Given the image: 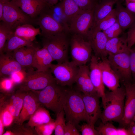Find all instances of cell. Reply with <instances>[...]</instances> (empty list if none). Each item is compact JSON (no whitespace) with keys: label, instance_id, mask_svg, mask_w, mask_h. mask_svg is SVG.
<instances>
[{"label":"cell","instance_id":"cell-17","mask_svg":"<svg viewBox=\"0 0 135 135\" xmlns=\"http://www.w3.org/2000/svg\"><path fill=\"white\" fill-rule=\"evenodd\" d=\"M86 39L91 45L95 56L101 58L106 57L108 56L105 47L108 39L103 31L91 30Z\"/></svg>","mask_w":135,"mask_h":135},{"label":"cell","instance_id":"cell-55","mask_svg":"<svg viewBox=\"0 0 135 135\" xmlns=\"http://www.w3.org/2000/svg\"><path fill=\"white\" fill-rule=\"evenodd\" d=\"M99 2L101 0H98Z\"/></svg>","mask_w":135,"mask_h":135},{"label":"cell","instance_id":"cell-8","mask_svg":"<svg viewBox=\"0 0 135 135\" xmlns=\"http://www.w3.org/2000/svg\"><path fill=\"white\" fill-rule=\"evenodd\" d=\"M79 68V66L72 61L56 64H52L50 68L56 83L63 87L71 86L75 82Z\"/></svg>","mask_w":135,"mask_h":135},{"label":"cell","instance_id":"cell-7","mask_svg":"<svg viewBox=\"0 0 135 135\" xmlns=\"http://www.w3.org/2000/svg\"><path fill=\"white\" fill-rule=\"evenodd\" d=\"M3 2L2 21L14 32L19 26L25 24H36V20L32 19L10 1Z\"/></svg>","mask_w":135,"mask_h":135},{"label":"cell","instance_id":"cell-56","mask_svg":"<svg viewBox=\"0 0 135 135\" xmlns=\"http://www.w3.org/2000/svg\"><path fill=\"white\" fill-rule=\"evenodd\" d=\"M42 1H45V0H41Z\"/></svg>","mask_w":135,"mask_h":135},{"label":"cell","instance_id":"cell-33","mask_svg":"<svg viewBox=\"0 0 135 135\" xmlns=\"http://www.w3.org/2000/svg\"><path fill=\"white\" fill-rule=\"evenodd\" d=\"M13 31L2 21L0 23V54L3 53L6 43Z\"/></svg>","mask_w":135,"mask_h":135},{"label":"cell","instance_id":"cell-27","mask_svg":"<svg viewBox=\"0 0 135 135\" xmlns=\"http://www.w3.org/2000/svg\"><path fill=\"white\" fill-rule=\"evenodd\" d=\"M118 0H101L96 4L94 10L93 26L112 12L114 5Z\"/></svg>","mask_w":135,"mask_h":135},{"label":"cell","instance_id":"cell-14","mask_svg":"<svg viewBox=\"0 0 135 135\" xmlns=\"http://www.w3.org/2000/svg\"><path fill=\"white\" fill-rule=\"evenodd\" d=\"M36 20V24L41 30L40 35L42 36L64 32L69 33L52 17L42 11Z\"/></svg>","mask_w":135,"mask_h":135},{"label":"cell","instance_id":"cell-46","mask_svg":"<svg viewBox=\"0 0 135 135\" xmlns=\"http://www.w3.org/2000/svg\"><path fill=\"white\" fill-rule=\"evenodd\" d=\"M126 8L131 12L135 14V2H125Z\"/></svg>","mask_w":135,"mask_h":135},{"label":"cell","instance_id":"cell-45","mask_svg":"<svg viewBox=\"0 0 135 135\" xmlns=\"http://www.w3.org/2000/svg\"><path fill=\"white\" fill-rule=\"evenodd\" d=\"M26 72L25 71H23L14 73L10 76L11 78L16 84H18L23 80Z\"/></svg>","mask_w":135,"mask_h":135},{"label":"cell","instance_id":"cell-36","mask_svg":"<svg viewBox=\"0 0 135 135\" xmlns=\"http://www.w3.org/2000/svg\"><path fill=\"white\" fill-rule=\"evenodd\" d=\"M55 121L35 127L34 130L37 134L39 135H50L54 130Z\"/></svg>","mask_w":135,"mask_h":135},{"label":"cell","instance_id":"cell-53","mask_svg":"<svg viewBox=\"0 0 135 135\" xmlns=\"http://www.w3.org/2000/svg\"><path fill=\"white\" fill-rule=\"evenodd\" d=\"M4 2L10 1L12 0H1Z\"/></svg>","mask_w":135,"mask_h":135},{"label":"cell","instance_id":"cell-6","mask_svg":"<svg viewBox=\"0 0 135 135\" xmlns=\"http://www.w3.org/2000/svg\"><path fill=\"white\" fill-rule=\"evenodd\" d=\"M70 39L72 61L77 66L86 65L90 60L92 50L87 40L80 35L72 34Z\"/></svg>","mask_w":135,"mask_h":135},{"label":"cell","instance_id":"cell-30","mask_svg":"<svg viewBox=\"0 0 135 135\" xmlns=\"http://www.w3.org/2000/svg\"><path fill=\"white\" fill-rule=\"evenodd\" d=\"M34 43V41L24 39L15 35L13 32L10 36L6 43L3 53L11 52L22 47Z\"/></svg>","mask_w":135,"mask_h":135},{"label":"cell","instance_id":"cell-24","mask_svg":"<svg viewBox=\"0 0 135 135\" xmlns=\"http://www.w3.org/2000/svg\"><path fill=\"white\" fill-rule=\"evenodd\" d=\"M54 61L46 49L43 46L36 51L34 56L32 66L39 71H45L50 69L52 62Z\"/></svg>","mask_w":135,"mask_h":135},{"label":"cell","instance_id":"cell-1","mask_svg":"<svg viewBox=\"0 0 135 135\" xmlns=\"http://www.w3.org/2000/svg\"><path fill=\"white\" fill-rule=\"evenodd\" d=\"M125 96L124 86L114 91L106 92L102 103L104 110L100 118L102 122L113 121L121 123L124 115Z\"/></svg>","mask_w":135,"mask_h":135},{"label":"cell","instance_id":"cell-9","mask_svg":"<svg viewBox=\"0 0 135 135\" xmlns=\"http://www.w3.org/2000/svg\"><path fill=\"white\" fill-rule=\"evenodd\" d=\"M107 58L112 68L123 82H129L132 76L130 68V50L116 54H110Z\"/></svg>","mask_w":135,"mask_h":135},{"label":"cell","instance_id":"cell-52","mask_svg":"<svg viewBox=\"0 0 135 135\" xmlns=\"http://www.w3.org/2000/svg\"><path fill=\"white\" fill-rule=\"evenodd\" d=\"M125 1L132 2H135V0H125Z\"/></svg>","mask_w":135,"mask_h":135},{"label":"cell","instance_id":"cell-3","mask_svg":"<svg viewBox=\"0 0 135 135\" xmlns=\"http://www.w3.org/2000/svg\"><path fill=\"white\" fill-rule=\"evenodd\" d=\"M80 92L78 90H66L63 106L66 121L76 126L80 122L86 120L84 103Z\"/></svg>","mask_w":135,"mask_h":135},{"label":"cell","instance_id":"cell-10","mask_svg":"<svg viewBox=\"0 0 135 135\" xmlns=\"http://www.w3.org/2000/svg\"><path fill=\"white\" fill-rule=\"evenodd\" d=\"M94 10H81L75 16L70 23V33L80 35L86 39L93 27Z\"/></svg>","mask_w":135,"mask_h":135},{"label":"cell","instance_id":"cell-40","mask_svg":"<svg viewBox=\"0 0 135 135\" xmlns=\"http://www.w3.org/2000/svg\"><path fill=\"white\" fill-rule=\"evenodd\" d=\"M0 78L2 80L0 82V90L6 92L11 91L14 88L16 84L11 78Z\"/></svg>","mask_w":135,"mask_h":135},{"label":"cell","instance_id":"cell-29","mask_svg":"<svg viewBox=\"0 0 135 135\" xmlns=\"http://www.w3.org/2000/svg\"><path fill=\"white\" fill-rule=\"evenodd\" d=\"M40 28H36L32 24H25L17 27L14 33L15 35L25 40L34 41L36 36L40 35Z\"/></svg>","mask_w":135,"mask_h":135},{"label":"cell","instance_id":"cell-34","mask_svg":"<svg viewBox=\"0 0 135 135\" xmlns=\"http://www.w3.org/2000/svg\"><path fill=\"white\" fill-rule=\"evenodd\" d=\"M56 115V118L54 122L55 125L54 134L64 135L66 123L64 117L65 113L63 109H62Z\"/></svg>","mask_w":135,"mask_h":135},{"label":"cell","instance_id":"cell-50","mask_svg":"<svg viewBox=\"0 0 135 135\" xmlns=\"http://www.w3.org/2000/svg\"><path fill=\"white\" fill-rule=\"evenodd\" d=\"M59 0H45L48 4L52 5L56 4L58 3V1Z\"/></svg>","mask_w":135,"mask_h":135},{"label":"cell","instance_id":"cell-43","mask_svg":"<svg viewBox=\"0 0 135 135\" xmlns=\"http://www.w3.org/2000/svg\"><path fill=\"white\" fill-rule=\"evenodd\" d=\"M76 126L69 122H67L64 130V135H80Z\"/></svg>","mask_w":135,"mask_h":135},{"label":"cell","instance_id":"cell-26","mask_svg":"<svg viewBox=\"0 0 135 135\" xmlns=\"http://www.w3.org/2000/svg\"><path fill=\"white\" fill-rule=\"evenodd\" d=\"M126 37H116L108 39L106 43L105 50L108 56L110 54H116L129 50Z\"/></svg>","mask_w":135,"mask_h":135},{"label":"cell","instance_id":"cell-51","mask_svg":"<svg viewBox=\"0 0 135 135\" xmlns=\"http://www.w3.org/2000/svg\"><path fill=\"white\" fill-rule=\"evenodd\" d=\"M3 135H13L12 133L10 131H6L5 133L3 134Z\"/></svg>","mask_w":135,"mask_h":135},{"label":"cell","instance_id":"cell-25","mask_svg":"<svg viewBox=\"0 0 135 135\" xmlns=\"http://www.w3.org/2000/svg\"><path fill=\"white\" fill-rule=\"evenodd\" d=\"M54 121L51 118L49 112L40 105L31 116L26 125L27 127L33 128Z\"/></svg>","mask_w":135,"mask_h":135},{"label":"cell","instance_id":"cell-41","mask_svg":"<svg viewBox=\"0 0 135 135\" xmlns=\"http://www.w3.org/2000/svg\"><path fill=\"white\" fill-rule=\"evenodd\" d=\"M4 126H10L13 122L14 117L10 112L7 109H5L1 112L0 114Z\"/></svg>","mask_w":135,"mask_h":135},{"label":"cell","instance_id":"cell-19","mask_svg":"<svg viewBox=\"0 0 135 135\" xmlns=\"http://www.w3.org/2000/svg\"><path fill=\"white\" fill-rule=\"evenodd\" d=\"M40 47L34 44L22 47L12 52L16 60L25 70L32 69V63L34 54Z\"/></svg>","mask_w":135,"mask_h":135},{"label":"cell","instance_id":"cell-13","mask_svg":"<svg viewBox=\"0 0 135 135\" xmlns=\"http://www.w3.org/2000/svg\"><path fill=\"white\" fill-rule=\"evenodd\" d=\"M40 105L32 91L26 92L22 109L17 118L13 122L14 124L20 126L23 125L24 122L29 120Z\"/></svg>","mask_w":135,"mask_h":135},{"label":"cell","instance_id":"cell-20","mask_svg":"<svg viewBox=\"0 0 135 135\" xmlns=\"http://www.w3.org/2000/svg\"><path fill=\"white\" fill-rule=\"evenodd\" d=\"M12 3L19 7L32 19L36 20L48 4L41 0H12Z\"/></svg>","mask_w":135,"mask_h":135},{"label":"cell","instance_id":"cell-49","mask_svg":"<svg viewBox=\"0 0 135 135\" xmlns=\"http://www.w3.org/2000/svg\"><path fill=\"white\" fill-rule=\"evenodd\" d=\"M4 125L1 116H0V135H3L4 131Z\"/></svg>","mask_w":135,"mask_h":135},{"label":"cell","instance_id":"cell-11","mask_svg":"<svg viewBox=\"0 0 135 135\" xmlns=\"http://www.w3.org/2000/svg\"><path fill=\"white\" fill-rule=\"evenodd\" d=\"M126 96L124 115L120 124L128 126L135 116V83L129 82H123Z\"/></svg>","mask_w":135,"mask_h":135},{"label":"cell","instance_id":"cell-28","mask_svg":"<svg viewBox=\"0 0 135 135\" xmlns=\"http://www.w3.org/2000/svg\"><path fill=\"white\" fill-rule=\"evenodd\" d=\"M26 92L16 90L13 92V98L9 100L5 108L7 109L13 116V122L17 118L22 109Z\"/></svg>","mask_w":135,"mask_h":135},{"label":"cell","instance_id":"cell-16","mask_svg":"<svg viewBox=\"0 0 135 135\" xmlns=\"http://www.w3.org/2000/svg\"><path fill=\"white\" fill-rule=\"evenodd\" d=\"M25 70L14 58L12 52L0 54V78L10 76L14 73Z\"/></svg>","mask_w":135,"mask_h":135},{"label":"cell","instance_id":"cell-2","mask_svg":"<svg viewBox=\"0 0 135 135\" xmlns=\"http://www.w3.org/2000/svg\"><path fill=\"white\" fill-rule=\"evenodd\" d=\"M66 90L56 81L41 90L32 91L40 104L56 115L63 109Z\"/></svg>","mask_w":135,"mask_h":135},{"label":"cell","instance_id":"cell-22","mask_svg":"<svg viewBox=\"0 0 135 135\" xmlns=\"http://www.w3.org/2000/svg\"><path fill=\"white\" fill-rule=\"evenodd\" d=\"M115 8L116 21L123 30L130 28L135 24V14L124 7L119 0Z\"/></svg>","mask_w":135,"mask_h":135},{"label":"cell","instance_id":"cell-21","mask_svg":"<svg viewBox=\"0 0 135 135\" xmlns=\"http://www.w3.org/2000/svg\"><path fill=\"white\" fill-rule=\"evenodd\" d=\"M79 68L75 80L78 90L85 94H97L91 80L88 66L84 65L79 66Z\"/></svg>","mask_w":135,"mask_h":135},{"label":"cell","instance_id":"cell-23","mask_svg":"<svg viewBox=\"0 0 135 135\" xmlns=\"http://www.w3.org/2000/svg\"><path fill=\"white\" fill-rule=\"evenodd\" d=\"M42 11L51 16L70 33L69 25L63 11L62 1L53 5L48 4Z\"/></svg>","mask_w":135,"mask_h":135},{"label":"cell","instance_id":"cell-35","mask_svg":"<svg viewBox=\"0 0 135 135\" xmlns=\"http://www.w3.org/2000/svg\"><path fill=\"white\" fill-rule=\"evenodd\" d=\"M96 129L100 135H118V128L109 122L105 123L102 122Z\"/></svg>","mask_w":135,"mask_h":135},{"label":"cell","instance_id":"cell-37","mask_svg":"<svg viewBox=\"0 0 135 135\" xmlns=\"http://www.w3.org/2000/svg\"><path fill=\"white\" fill-rule=\"evenodd\" d=\"M123 30L116 21L112 26L103 31L108 39L118 37L122 32Z\"/></svg>","mask_w":135,"mask_h":135},{"label":"cell","instance_id":"cell-15","mask_svg":"<svg viewBox=\"0 0 135 135\" xmlns=\"http://www.w3.org/2000/svg\"><path fill=\"white\" fill-rule=\"evenodd\" d=\"M101 59L98 64L103 83L110 91L115 90L120 87V78L111 68L107 58Z\"/></svg>","mask_w":135,"mask_h":135},{"label":"cell","instance_id":"cell-12","mask_svg":"<svg viewBox=\"0 0 135 135\" xmlns=\"http://www.w3.org/2000/svg\"><path fill=\"white\" fill-rule=\"evenodd\" d=\"M84 103L87 123L94 125L100 118L102 111L100 104V98L96 93L82 94Z\"/></svg>","mask_w":135,"mask_h":135},{"label":"cell","instance_id":"cell-5","mask_svg":"<svg viewBox=\"0 0 135 135\" xmlns=\"http://www.w3.org/2000/svg\"><path fill=\"white\" fill-rule=\"evenodd\" d=\"M56 81L50 69L45 71H34L32 69L25 72L23 80L15 88V90L24 92L39 90Z\"/></svg>","mask_w":135,"mask_h":135},{"label":"cell","instance_id":"cell-54","mask_svg":"<svg viewBox=\"0 0 135 135\" xmlns=\"http://www.w3.org/2000/svg\"><path fill=\"white\" fill-rule=\"evenodd\" d=\"M133 120L134 122L135 123V116H134L133 118Z\"/></svg>","mask_w":135,"mask_h":135},{"label":"cell","instance_id":"cell-39","mask_svg":"<svg viewBox=\"0 0 135 135\" xmlns=\"http://www.w3.org/2000/svg\"><path fill=\"white\" fill-rule=\"evenodd\" d=\"M82 135H100L94 127V125L88 123H84L80 127Z\"/></svg>","mask_w":135,"mask_h":135},{"label":"cell","instance_id":"cell-47","mask_svg":"<svg viewBox=\"0 0 135 135\" xmlns=\"http://www.w3.org/2000/svg\"><path fill=\"white\" fill-rule=\"evenodd\" d=\"M128 130L130 135H135V123L132 120L128 125Z\"/></svg>","mask_w":135,"mask_h":135},{"label":"cell","instance_id":"cell-32","mask_svg":"<svg viewBox=\"0 0 135 135\" xmlns=\"http://www.w3.org/2000/svg\"><path fill=\"white\" fill-rule=\"evenodd\" d=\"M116 22L115 9L106 16L95 24L92 30L103 31L112 26Z\"/></svg>","mask_w":135,"mask_h":135},{"label":"cell","instance_id":"cell-38","mask_svg":"<svg viewBox=\"0 0 135 135\" xmlns=\"http://www.w3.org/2000/svg\"><path fill=\"white\" fill-rule=\"evenodd\" d=\"M81 10L83 11L94 10L99 2L98 0H74Z\"/></svg>","mask_w":135,"mask_h":135},{"label":"cell","instance_id":"cell-4","mask_svg":"<svg viewBox=\"0 0 135 135\" xmlns=\"http://www.w3.org/2000/svg\"><path fill=\"white\" fill-rule=\"evenodd\" d=\"M68 33L63 32L42 36L43 46L45 48L54 60L60 64L68 61V51L70 40Z\"/></svg>","mask_w":135,"mask_h":135},{"label":"cell","instance_id":"cell-42","mask_svg":"<svg viewBox=\"0 0 135 135\" xmlns=\"http://www.w3.org/2000/svg\"><path fill=\"white\" fill-rule=\"evenodd\" d=\"M126 38L128 47L130 49L135 44V24L129 28Z\"/></svg>","mask_w":135,"mask_h":135},{"label":"cell","instance_id":"cell-31","mask_svg":"<svg viewBox=\"0 0 135 135\" xmlns=\"http://www.w3.org/2000/svg\"><path fill=\"white\" fill-rule=\"evenodd\" d=\"M62 2L63 11L69 25L72 19L82 10L74 0H62Z\"/></svg>","mask_w":135,"mask_h":135},{"label":"cell","instance_id":"cell-44","mask_svg":"<svg viewBox=\"0 0 135 135\" xmlns=\"http://www.w3.org/2000/svg\"><path fill=\"white\" fill-rule=\"evenodd\" d=\"M130 60L132 76L135 79V47L130 49Z\"/></svg>","mask_w":135,"mask_h":135},{"label":"cell","instance_id":"cell-48","mask_svg":"<svg viewBox=\"0 0 135 135\" xmlns=\"http://www.w3.org/2000/svg\"><path fill=\"white\" fill-rule=\"evenodd\" d=\"M4 2L0 0V20L2 21L3 15Z\"/></svg>","mask_w":135,"mask_h":135},{"label":"cell","instance_id":"cell-18","mask_svg":"<svg viewBox=\"0 0 135 135\" xmlns=\"http://www.w3.org/2000/svg\"><path fill=\"white\" fill-rule=\"evenodd\" d=\"M98 58L94 56H92L90 64V77L92 84L102 102L104 100L105 92L101 71L99 66Z\"/></svg>","mask_w":135,"mask_h":135}]
</instances>
